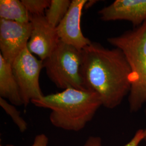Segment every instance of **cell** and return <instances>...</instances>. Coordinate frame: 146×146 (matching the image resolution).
I'll use <instances>...</instances> for the list:
<instances>
[{
	"instance_id": "4",
	"label": "cell",
	"mask_w": 146,
	"mask_h": 146,
	"mask_svg": "<svg viewBox=\"0 0 146 146\" xmlns=\"http://www.w3.org/2000/svg\"><path fill=\"white\" fill-rule=\"evenodd\" d=\"M81 50L60 40L52 54L43 61L48 77L57 87L86 90L81 73Z\"/></svg>"
},
{
	"instance_id": "12",
	"label": "cell",
	"mask_w": 146,
	"mask_h": 146,
	"mask_svg": "<svg viewBox=\"0 0 146 146\" xmlns=\"http://www.w3.org/2000/svg\"><path fill=\"white\" fill-rule=\"evenodd\" d=\"M72 1L50 0V5L45 13V17L48 23L56 28L67 14Z\"/></svg>"
},
{
	"instance_id": "5",
	"label": "cell",
	"mask_w": 146,
	"mask_h": 146,
	"mask_svg": "<svg viewBox=\"0 0 146 146\" xmlns=\"http://www.w3.org/2000/svg\"><path fill=\"white\" fill-rule=\"evenodd\" d=\"M11 68L25 107L44 96L39 83L43 61L35 58L27 47L11 63Z\"/></svg>"
},
{
	"instance_id": "15",
	"label": "cell",
	"mask_w": 146,
	"mask_h": 146,
	"mask_svg": "<svg viewBox=\"0 0 146 146\" xmlns=\"http://www.w3.org/2000/svg\"><path fill=\"white\" fill-rule=\"evenodd\" d=\"M144 139V129L137 131L131 141L123 146H139ZM102 140L98 136H90L83 146H101Z\"/></svg>"
},
{
	"instance_id": "16",
	"label": "cell",
	"mask_w": 146,
	"mask_h": 146,
	"mask_svg": "<svg viewBox=\"0 0 146 146\" xmlns=\"http://www.w3.org/2000/svg\"><path fill=\"white\" fill-rule=\"evenodd\" d=\"M48 138L44 134L36 136L33 144L31 146H48ZM6 146H15L13 145H7Z\"/></svg>"
},
{
	"instance_id": "18",
	"label": "cell",
	"mask_w": 146,
	"mask_h": 146,
	"mask_svg": "<svg viewBox=\"0 0 146 146\" xmlns=\"http://www.w3.org/2000/svg\"></svg>"
},
{
	"instance_id": "17",
	"label": "cell",
	"mask_w": 146,
	"mask_h": 146,
	"mask_svg": "<svg viewBox=\"0 0 146 146\" xmlns=\"http://www.w3.org/2000/svg\"><path fill=\"white\" fill-rule=\"evenodd\" d=\"M143 140H145L146 141V128L144 129V139Z\"/></svg>"
},
{
	"instance_id": "10",
	"label": "cell",
	"mask_w": 146,
	"mask_h": 146,
	"mask_svg": "<svg viewBox=\"0 0 146 146\" xmlns=\"http://www.w3.org/2000/svg\"><path fill=\"white\" fill-rule=\"evenodd\" d=\"M0 96L16 106L23 105L19 85L11 63L0 55Z\"/></svg>"
},
{
	"instance_id": "9",
	"label": "cell",
	"mask_w": 146,
	"mask_h": 146,
	"mask_svg": "<svg viewBox=\"0 0 146 146\" xmlns=\"http://www.w3.org/2000/svg\"><path fill=\"white\" fill-rule=\"evenodd\" d=\"M98 14L102 21L125 20L137 27L146 21V0H116Z\"/></svg>"
},
{
	"instance_id": "6",
	"label": "cell",
	"mask_w": 146,
	"mask_h": 146,
	"mask_svg": "<svg viewBox=\"0 0 146 146\" xmlns=\"http://www.w3.org/2000/svg\"><path fill=\"white\" fill-rule=\"evenodd\" d=\"M31 22L21 23L0 19V55L11 63L27 47L31 35Z\"/></svg>"
},
{
	"instance_id": "8",
	"label": "cell",
	"mask_w": 146,
	"mask_h": 146,
	"mask_svg": "<svg viewBox=\"0 0 146 146\" xmlns=\"http://www.w3.org/2000/svg\"><path fill=\"white\" fill-rule=\"evenodd\" d=\"M87 0H73L68 11L56 28L60 40L81 50L92 41L84 36L81 28L82 9Z\"/></svg>"
},
{
	"instance_id": "11",
	"label": "cell",
	"mask_w": 146,
	"mask_h": 146,
	"mask_svg": "<svg viewBox=\"0 0 146 146\" xmlns=\"http://www.w3.org/2000/svg\"><path fill=\"white\" fill-rule=\"evenodd\" d=\"M0 17L21 23L30 22V14L21 1L1 0Z\"/></svg>"
},
{
	"instance_id": "7",
	"label": "cell",
	"mask_w": 146,
	"mask_h": 146,
	"mask_svg": "<svg viewBox=\"0 0 146 146\" xmlns=\"http://www.w3.org/2000/svg\"><path fill=\"white\" fill-rule=\"evenodd\" d=\"M32 30L27 48L44 61L56 48L60 38L56 28L47 21L45 15H30Z\"/></svg>"
},
{
	"instance_id": "2",
	"label": "cell",
	"mask_w": 146,
	"mask_h": 146,
	"mask_svg": "<svg viewBox=\"0 0 146 146\" xmlns=\"http://www.w3.org/2000/svg\"><path fill=\"white\" fill-rule=\"evenodd\" d=\"M31 102L37 107L52 110L49 119L52 125L74 131L83 129L102 106L96 93L72 88L44 95Z\"/></svg>"
},
{
	"instance_id": "1",
	"label": "cell",
	"mask_w": 146,
	"mask_h": 146,
	"mask_svg": "<svg viewBox=\"0 0 146 146\" xmlns=\"http://www.w3.org/2000/svg\"><path fill=\"white\" fill-rule=\"evenodd\" d=\"M81 73L86 90L98 94L104 107L119 106L131 88V69L123 52L92 42L81 50Z\"/></svg>"
},
{
	"instance_id": "3",
	"label": "cell",
	"mask_w": 146,
	"mask_h": 146,
	"mask_svg": "<svg viewBox=\"0 0 146 146\" xmlns=\"http://www.w3.org/2000/svg\"><path fill=\"white\" fill-rule=\"evenodd\" d=\"M123 52L131 69L129 104L136 112L146 104V21L132 31L107 39Z\"/></svg>"
},
{
	"instance_id": "13",
	"label": "cell",
	"mask_w": 146,
	"mask_h": 146,
	"mask_svg": "<svg viewBox=\"0 0 146 146\" xmlns=\"http://www.w3.org/2000/svg\"><path fill=\"white\" fill-rule=\"evenodd\" d=\"M0 105L5 110L7 114L11 116L15 125L18 127L21 133H23L27 129V123L20 115V112L18 111L13 104H9L6 100L0 98Z\"/></svg>"
},
{
	"instance_id": "14",
	"label": "cell",
	"mask_w": 146,
	"mask_h": 146,
	"mask_svg": "<svg viewBox=\"0 0 146 146\" xmlns=\"http://www.w3.org/2000/svg\"><path fill=\"white\" fill-rule=\"evenodd\" d=\"M21 2L32 15H45L50 3L49 0H22Z\"/></svg>"
}]
</instances>
